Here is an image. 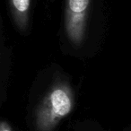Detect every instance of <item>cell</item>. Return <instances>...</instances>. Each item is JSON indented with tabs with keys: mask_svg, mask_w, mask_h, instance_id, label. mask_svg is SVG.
Here are the masks:
<instances>
[{
	"mask_svg": "<svg viewBox=\"0 0 131 131\" xmlns=\"http://www.w3.org/2000/svg\"><path fill=\"white\" fill-rule=\"evenodd\" d=\"M90 0H67L65 30L69 40L80 46L85 37Z\"/></svg>",
	"mask_w": 131,
	"mask_h": 131,
	"instance_id": "6da1fadb",
	"label": "cell"
},
{
	"mask_svg": "<svg viewBox=\"0 0 131 131\" xmlns=\"http://www.w3.org/2000/svg\"><path fill=\"white\" fill-rule=\"evenodd\" d=\"M73 91L69 84L58 81L51 87L43 102L40 116L43 119H57L67 116L74 103Z\"/></svg>",
	"mask_w": 131,
	"mask_h": 131,
	"instance_id": "7a4b0ae2",
	"label": "cell"
},
{
	"mask_svg": "<svg viewBox=\"0 0 131 131\" xmlns=\"http://www.w3.org/2000/svg\"><path fill=\"white\" fill-rule=\"evenodd\" d=\"M12 15L18 29L25 31L29 24L31 0H9Z\"/></svg>",
	"mask_w": 131,
	"mask_h": 131,
	"instance_id": "3957f363",
	"label": "cell"
},
{
	"mask_svg": "<svg viewBox=\"0 0 131 131\" xmlns=\"http://www.w3.org/2000/svg\"><path fill=\"white\" fill-rule=\"evenodd\" d=\"M4 131H9V130H4Z\"/></svg>",
	"mask_w": 131,
	"mask_h": 131,
	"instance_id": "277c9868",
	"label": "cell"
}]
</instances>
